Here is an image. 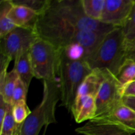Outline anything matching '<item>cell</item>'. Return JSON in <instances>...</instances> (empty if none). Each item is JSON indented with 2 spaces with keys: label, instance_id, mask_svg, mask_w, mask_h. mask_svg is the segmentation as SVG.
<instances>
[{
  "label": "cell",
  "instance_id": "obj_1",
  "mask_svg": "<svg viewBox=\"0 0 135 135\" xmlns=\"http://www.w3.org/2000/svg\"><path fill=\"white\" fill-rule=\"evenodd\" d=\"M34 28L40 38L62 49L75 43L79 32L107 34L116 27L87 17L81 0H51L38 16Z\"/></svg>",
  "mask_w": 135,
  "mask_h": 135
},
{
  "label": "cell",
  "instance_id": "obj_2",
  "mask_svg": "<svg viewBox=\"0 0 135 135\" xmlns=\"http://www.w3.org/2000/svg\"><path fill=\"white\" fill-rule=\"evenodd\" d=\"M127 60V42L121 27L106 34L86 62L91 69H108L117 76Z\"/></svg>",
  "mask_w": 135,
  "mask_h": 135
},
{
  "label": "cell",
  "instance_id": "obj_3",
  "mask_svg": "<svg viewBox=\"0 0 135 135\" xmlns=\"http://www.w3.org/2000/svg\"><path fill=\"white\" fill-rule=\"evenodd\" d=\"M43 97L22 124L21 135H38L43 127L55 123V108L61 100L59 80H44Z\"/></svg>",
  "mask_w": 135,
  "mask_h": 135
},
{
  "label": "cell",
  "instance_id": "obj_4",
  "mask_svg": "<svg viewBox=\"0 0 135 135\" xmlns=\"http://www.w3.org/2000/svg\"><path fill=\"white\" fill-rule=\"evenodd\" d=\"M92 71L85 61H71L61 54L58 76L61 105L71 112L78 90Z\"/></svg>",
  "mask_w": 135,
  "mask_h": 135
},
{
  "label": "cell",
  "instance_id": "obj_5",
  "mask_svg": "<svg viewBox=\"0 0 135 135\" xmlns=\"http://www.w3.org/2000/svg\"><path fill=\"white\" fill-rule=\"evenodd\" d=\"M61 49L38 38L30 49L34 77L44 80H57Z\"/></svg>",
  "mask_w": 135,
  "mask_h": 135
},
{
  "label": "cell",
  "instance_id": "obj_6",
  "mask_svg": "<svg viewBox=\"0 0 135 135\" xmlns=\"http://www.w3.org/2000/svg\"><path fill=\"white\" fill-rule=\"evenodd\" d=\"M101 70L102 71L103 80L95 98L96 117L105 115L109 113L115 107L121 104L123 97V86L119 83L116 76L109 70Z\"/></svg>",
  "mask_w": 135,
  "mask_h": 135
},
{
  "label": "cell",
  "instance_id": "obj_7",
  "mask_svg": "<svg viewBox=\"0 0 135 135\" xmlns=\"http://www.w3.org/2000/svg\"><path fill=\"white\" fill-rule=\"evenodd\" d=\"M39 38L34 27H16L1 39V56L12 61L30 49Z\"/></svg>",
  "mask_w": 135,
  "mask_h": 135
},
{
  "label": "cell",
  "instance_id": "obj_8",
  "mask_svg": "<svg viewBox=\"0 0 135 135\" xmlns=\"http://www.w3.org/2000/svg\"><path fill=\"white\" fill-rule=\"evenodd\" d=\"M82 135H132L134 133L113 119L104 115L89 120L83 126L75 129Z\"/></svg>",
  "mask_w": 135,
  "mask_h": 135
},
{
  "label": "cell",
  "instance_id": "obj_9",
  "mask_svg": "<svg viewBox=\"0 0 135 135\" xmlns=\"http://www.w3.org/2000/svg\"><path fill=\"white\" fill-rule=\"evenodd\" d=\"M134 0H105L100 22L122 28L129 17Z\"/></svg>",
  "mask_w": 135,
  "mask_h": 135
},
{
  "label": "cell",
  "instance_id": "obj_10",
  "mask_svg": "<svg viewBox=\"0 0 135 135\" xmlns=\"http://www.w3.org/2000/svg\"><path fill=\"white\" fill-rule=\"evenodd\" d=\"M102 80V71L98 69L92 70V72L85 78L78 90L76 98L73 105L71 113L74 117L77 115L80 103L85 98L88 96H92L96 98Z\"/></svg>",
  "mask_w": 135,
  "mask_h": 135
},
{
  "label": "cell",
  "instance_id": "obj_11",
  "mask_svg": "<svg viewBox=\"0 0 135 135\" xmlns=\"http://www.w3.org/2000/svg\"><path fill=\"white\" fill-rule=\"evenodd\" d=\"M38 16L29 8L13 3L8 13L9 19L17 27H34Z\"/></svg>",
  "mask_w": 135,
  "mask_h": 135
},
{
  "label": "cell",
  "instance_id": "obj_12",
  "mask_svg": "<svg viewBox=\"0 0 135 135\" xmlns=\"http://www.w3.org/2000/svg\"><path fill=\"white\" fill-rule=\"evenodd\" d=\"M13 68L17 71L20 80L24 83L26 89L28 90L32 79L34 77L30 57V50L17 55L15 59Z\"/></svg>",
  "mask_w": 135,
  "mask_h": 135
},
{
  "label": "cell",
  "instance_id": "obj_13",
  "mask_svg": "<svg viewBox=\"0 0 135 135\" xmlns=\"http://www.w3.org/2000/svg\"><path fill=\"white\" fill-rule=\"evenodd\" d=\"M105 115L118 121L135 133V112L124 105L122 102Z\"/></svg>",
  "mask_w": 135,
  "mask_h": 135
},
{
  "label": "cell",
  "instance_id": "obj_14",
  "mask_svg": "<svg viewBox=\"0 0 135 135\" xmlns=\"http://www.w3.org/2000/svg\"><path fill=\"white\" fill-rule=\"evenodd\" d=\"M96 105L95 97L88 96L82 101L79 106V113L75 118L77 123H80L83 121H89L96 117Z\"/></svg>",
  "mask_w": 135,
  "mask_h": 135
},
{
  "label": "cell",
  "instance_id": "obj_15",
  "mask_svg": "<svg viewBox=\"0 0 135 135\" xmlns=\"http://www.w3.org/2000/svg\"><path fill=\"white\" fill-rule=\"evenodd\" d=\"M13 3L11 0H1L0 1V38L9 34L17 26L11 22L8 13Z\"/></svg>",
  "mask_w": 135,
  "mask_h": 135
},
{
  "label": "cell",
  "instance_id": "obj_16",
  "mask_svg": "<svg viewBox=\"0 0 135 135\" xmlns=\"http://www.w3.org/2000/svg\"><path fill=\"white\" fill-rule=\"evenodd\" d=\"M105 0H81L86 16L94 21H100L102 17Z\"/></svg>",
  "mask_w": 135,
  "mask_h": 135
},
{
  "label": "cell",
  "instance_id": "obj_17",
  "mask_svg": "<svg viewBox=\"0 0 135 135\" xmlns=\"http://www.w3.org/2000/svg\"><path fill=\"white\" fill-rule=\"evenodd\" d=\"M22 124L16 123L13 113V105H10L2 123L0 124V134L21 135Z\"/></svg>",
  "mask_w": 135,
  "mask_h": 135
},
{
  "label": "cell",
  "instance_id": "obj_18",
  "mask_svg": "<svg viewBox=\"0 0 135 135\" xmlns=\"http://www.w3.org/2000/svg\"><path fill=\"white\" fill-rule=\"evenodd\" d=\"M61 54L71 61H85L89 57V54L85 47L77 43H73L61 49Z\"/></svg>",
  "mask_w": 135,
  "mask_h": 135
},
{
  "label": "cell",
  "instance_id": "obj_19",
  "mask_svg": "<svg viewBox=\"0 0 135 135\" xmlns=\"http://www.w3.org/2000/svg\"><path fill=\"white\" fill-rule=\"evenodd\" d=\"M116 77L123 86L135 80V61L127 59Z\"/></svg>",
  "mask_w": 135,
  "mask_h": 135
},
{
  "label": "cell",
  "instance_id": "obj_20",
  "mask_svg": "<svg viewBox=\"0 0 135 135\" xmlns=\"http://www.w3.org/2000/svg\"><path fill=\"white\" fill-rule=\"evenodd\" d=\"M121 28L127 44L135 41V0L130 14Z\"/></svg>",
  "mask_w": 135,
  "mask_h": 135
},
{
  "label": "cell",
  "instance_id": "obj_21",
  "mask_svg": "<svg viewBox=\"0 0 135 135\" xmlns=\"http://www.w3.org/2000/svg\"><path fill=\"white\" fill-rule=\"evenodd\" d=\"M51 0H11L12 3L29 8L39 15L50 5Z\"/></svg>",
  "mask_w": 135,
  "mask_h": 135
},
{
  "label": "cell",
  "instance_id": "obj_22",
  "mask_svg": "<svg viewBox=\"0 0 135 135\" xmlns=\"http://www.w3.org/2000/svg\"><path fill=\"white\" fill-rule=\"evenodd\" d=\"M30 113L31 111L28 107L26 102H21L13 105V116L17 123H23Z\"/></svg>",
  "mask_w": 135,
  "mask_h": 135
},
{
  "label": "cell",
  "instance_id": "obj_23",
  "mask_svg": "<svg viewBox=\"0 0 135 135\" xmlns=\"http://www.w3.org/2000/svg\"><path fill=\"white\" fill-rule=\"evenodd\" d=\"M27 93L28 90L26 89V86L24 83L18 79L13 92L11 105H14L21 102H26Z\"/></svg>",
  "mask_w": 135,
  "mask_h": 135
},
{
  "label": "cell",
  "instance_id": "obj_24",
  "mask_svg": "<svg viewBox=\"0 0 135 135\" xmlns=\"http://www.w3.org/2000/svg\"><path fill=\"white\" fill-rule=\"evenodd\" d=\"M123 94V96H135V80L124 86Z\"/></svg>",
  "mask_w": 135,
  "mask_h": 135
},
{
  "label": "cell",
  "instance_id": "obj_25",
  "mask_svg": "<svg viewBox=\"0 0 135 135\" xmlns=\"http://www.w3.org/2000/svg\"><path fill=\"white\" fill-rule=\"evenodd\" d=\"M122 104L135 112V96H123Z\"/></svg>",
  "mask_w": 135,
  "mask_h": 135
},
{
  "label": "cell",
  "instance_id": "obj_26",
  "mask_svg": "<svg viewBox=\"0 0 135 135\" xmlns=\"http://www.w3.org/2000/svg\"><path fill=\"white\" fill-rule=\"evenodd\" d=\"M127 59L135 61V41L127 44Z\"/></svg>",
  "mask_w": 135,
  "mask_h": 135
},
{
  "label": "cell",
  "instance_id": "obj_27",
  "mask_svg": "<svg viewBox=\"0 0 135 135\" xmlns=\"http://www.w3.org/2000/svg\"><path fill=\"white\" fill-rule=\"evenodd\" d=\"M47 127H45L44 132V134H43V135H45V134H46V129H47Z\"/></svg>",
  "mask_w": 135,
  "mask_h": 135
},
{
  "label": "cell",
  "instance_id": "obj_28",
  "mask_svg": "<svg viewBox=\"0 0 135 135\" xmlns=\"http://www.w3.org/2000/svg\"><path fill=\"white\" fill-rule=\"evenodd\" d=\"M0 135H5V134H0Z\"/></svg>",
  "mask_w": 135,
  "mask_h": 135
}]
</instances>
